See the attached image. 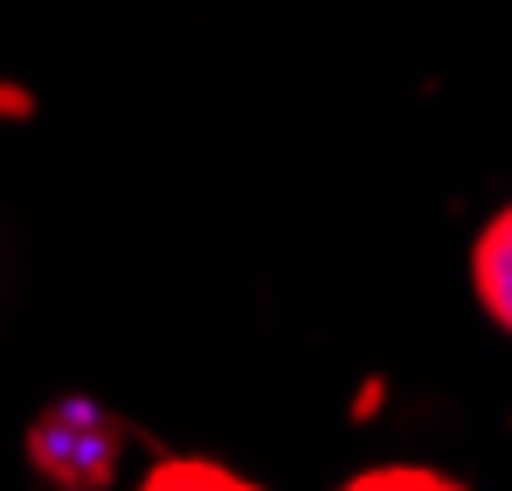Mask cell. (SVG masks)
Instances as JSON below:
<instances>
[{
  "instance_id": "6da1fadb",
  "label": "cell",
  "mask_w": 512,
  "mask_h": 491,
  "mask_svg": "<svg viewBox=\"0 0 512 491\" xmlns=\"http://www.w3.org/2000/svg\"><path fill=\"white\" fill-rule=\"evenodd\" d=\"M118 450H125V422L104 415L97 402H56L28 429L35 471L63 491H104L111 471H118Z\"/></svg>"
},
{
  "instance_id": "7a4b0ae2",
  "label": "cell",
  "mask_w": 512,
  "mask_h": 491,
  "mask_svg": "<svg viewBox=\"0 0 512 491\" xmlns=\"http://www.w3.org/2000/svg\"><path fill=\"white\" fill-rule=\"evenodd\" d=\"M471 284H478V305L512 332V201L485 222V236L471 249Z\"/></svg>"
},
{
  "instance_id": "3957f363",
  "label": "cell",
  "mask_w": 512,
  "mask_h": 491,
  "mask_svg": "<svg viewBox=\"0 0 512 491\" xmlns=\"http://www.w3.org/2000/svg\"><path fill=\"white\" fill-rule=\"evenodd\" d=\"M139 491H256L250 478L222 471V464H201V457H167Z\"/></svg>"
},
{
  "instance_id": "277c9868",
  "label": "cell",
  "mask_w": 512,
  "mask_h": 491,
  "mask_svg": "<svg viewBox=\"0 0 512 491\" xmlns=\"http://www.w3.org/2000/svg\"><path fill=\"white\" fill-rule=\"evenodd\" d=\"M346 491H457L450 478H436V471H374V478H360V485Z\"/></svg>"
}]
</instances>
